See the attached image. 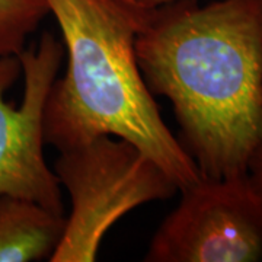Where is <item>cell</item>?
I'll return each instance as SVG.
<instances>
[{
    "label": "cell",
    "mask_w": 262,
    "mask_h": 262,
    "mask_svg": "<svg viewBox=\"0 0 262 262\" xmlns=\"http://www.w3.org/2000/svg\"><path fill=\"white\" fill-rule=\"evenodd\" d=\"M136 56L168 98L203 178L248 175L262 144V0H175L149 10Z\"/></svg>",
    "instance_id": "obj_1"
},
{
    "label": "cell",
    "mask_w": 262,
    "mask_h": 262,
    "mask_svg": "<svg viewBox=\"0 0 262 262\" xmlns=\"http://www.w3.org/2000/svg\"><path fill=\"white\" fill-rule=\"evenodd\" d=\"M64 46L44 32L19 56H0V196L64 214L61 185L44 158V113Z\"/></svg>",
    "instance_id": "obj_4"
},
{
    "label": "cell",
    "mask_w": 262,
    "mask_h": 262,
    "mask_svg": "<svg viewBox=\"0 0 262 262\" xmlns=\"http://www.w3.org/2000/svg\"><path fill=\"white\" fill-rule=\"evenodd\" d=\"M48 13L46 0H0V56H19Z\"/></svg>",
    "instance_id": "obj_7"
},
{
    "label": "cell",
    "mask_w": 262,
    "mask_h": 262,
    "mask_svg": "<svg viewBox=\"0 0 262 262\" xmlns=\"http://www.w3.org/2000/svg\"><path fill=\"white\" fill-rule=\"evenodd\" d=\"M67 53L44 113V139L58 151L99 136L131 141L153 159L179 191L201 173L168 125L143 79L136 37L150 9L130 0H46Z\"/></svg>",
    "instance_id": "obj_2"
},
{
    "label": "cell",
    "mask_w": 262,
    "mask_h": 262,
    "mask_svg": "<svg viewBox=\"0 0 262 262\" xmlns=\"http://www.w3.org/2000/svg\"><path fill=\"white\" fill-rule=\"evenodd\" d=\"M248 178L256 192L262 196V144L255 150L248 165Z\"/></svg>",
    "instance_id": "obj_8"
},
{
    "label": "cell",
    "mask_w": 262,
    "mask_h": 262,
    "mask_svg": "<svg viewBox=\"0 0 262 262\" xmlns=\"http://www.w3.org/2000/svg\"><path fill=\"white\" fill-rule=\"evenodd\" d=\"M66 214L34 201L0 196V262L50 259L64 233Z\"/></svg>",
    "instance_id": "obj_6"
},
{
    "label": "cell",
    "mask_w": 262,
    "mask_h": 262,
    "mask_svg": "<svg viewBox=\"0 0 262 262\" xmlns=\"http://www.w3.org/2000/svg\"><path fill=\"white\" fill-rule=\"evenodd\" d=\"M181 194L153 234L144 261H262V196L248 175L201 177Z\"/></svg>",
    "instance_id": "obj_5"
},
{
    "label": "cell",
    "mask_w": 262,
    "mask_h": 262,
    "mask_svg": "<svg viewBox=\"0 0 262 262\" xmlns=\"http://www.w3.org/2000/svg\"><path fill=\"white\" fill-rule=\"evenodd\" d=\"M54 173L70 196L63 237L50 262H94L108 230L122 215L179 191L173 179L136 144L99 136L60 151Z\"/></svg>",
    "instance_id": "obj_3"
},
{
    "label": "cell",
    "mask_w": 262,
    "mask_h": 262,
    "mask_svg": "<svg viewBox=\"0 0 262 262\" xmlns=\"http://www.w3.org/2000/svg\"><path fill=\"white\" fill-rule=\"evenodd\" d=\"M130 2L137 5V6H140V8H144V9H153V8H158V6L175 2V0H130Z\"/></svg>",
    "instance_id": "obj_9"
}]
</instances>
